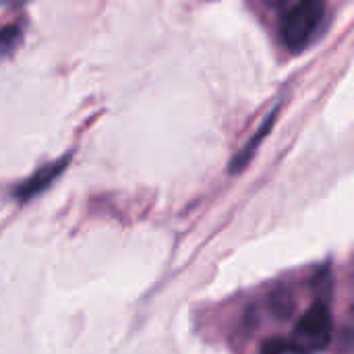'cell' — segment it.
I'll return each instance as SVG.
<instances>
[{
  "instance_id": "7",
  "label": "cell",
  "mask_w": 354,
  "mask_h": 354,
  "mask_svg": "<svg viewBox=\"0 0 354 354\" xmlns=\"http://www.w3.org/2000/svg\"><path fill=\"white\" fill-rule=\"evenodd\" d=\"M2 4H6V6H17V4H25L27 0H0Z\"/></svg>"
},
{
  "instance_id": "3",
  "label": "cell",
  "mask_w": 354,
  "mask_h": 354,
  "mask_svg": "<svg viewBox=\"0 0 354 354\" xmlns=\"http://www.w3.org/2000/svg\"><path fill=\"white\" fill-rule=\"evenodd\" d=\"M66 164H68V158H62V160H58V162H52V164L39 168L33 176H29V178L15 191V197H17L19 201H29V199L37 197V195L44 193L52 183H56V178L64 172Z\"/></svg>"
},
{
  "instance_id": "5",
  "label": "cell",
  "mask_w": 354,
  "mask_h": 354,
  "mask_svg": "<svg viewBox=\"0 0 354 354\" xmlns=\"http://www.w3.org/2000/svg\"><path fill=\"white\" fill-rule=\"evenodd\" d=\"M259 354H311V353H307L305 348H301V346H299L297 342H292V340L272 338V340H268V342L261 346Z\"/></svg>"
},
{
  "instance_id": "2",
  "label": "cell",
  "mask_w": 354,
  "mask_h": 354,
  "mask_svg": "<svg viewBox=\"0 0 354 354\" xmlns=\"http://www.w3.org/2000/svg\"><path fill=\"white\" fill-rule=\"evenodd\" d=\"M292 338V342H297L307 353L326 351L334 338V319L328 305L315 303L313 307H309L305 315L299 319Z\"/></svg>"
},
{
  "instance_id": "4",
  "label": "cell",
  "mask_w": 354,
  "mask_h": 354,
  "mask_svg": "<svg viewBox=\"0 0 354 354\" xmlns=\"http://www.w3.org/2000/svg\"><path fill=\"white\" fill-rule=\"evenodd\" d=\"M278 112H280V106L274 108V110L268 114V118H266V120L259 124V129L253 133V137L243 145V149L236 151V156H234L232 162H230V172H232V174L243 172V170L251 164V160L255 158L257 149L261 147V143H263V141L268 139V135L272 133V129H274V124H276V120H278Z\"/></svg>"
},
{
  "instance_id": "8",
  "label": "cell",
  "mask_w": 354,
  "mask_h": 354,
  "mask_svg": "<svg viewBox=\"0 0 354 354\" xmlns=\"http://www.w3.org/2000/svg\"><path fill=\"white\" fill-rule=\"evenodd\" d=\"M270 4H274V6H282V4H286V2H290V0H268Z\"/></svg>"
},
{
  "instance_id": "6",
  "label": "cell",
  "mask_w": 354,
  "mask_h": 354,
  "mask_svg": "<svg viewBox=\"0 0 354 354\" xmlns=\"http://www.w3.org/2000/svg\"><path fill=\"white\" fill-rule=\"evenodd\" d=\"M21 39V29L19 27H2L0 29V56L10 54Z\"/></svg>"
},
{
  "instance_id": "1",
  "label": "cell",
  "mask_w": 354,
  "mask_h": 354,
  "mask_svg": "<svg viewBox=\"0 0 354 354\" xmlns=\"http://www.w3.org/2000/svg\"><path fill=\"white\" fill-rule=\"evenodd\" d=\"M328 19V0H295L280 19V41L288 52L307 50L322 33Z\"/></svg>"
}]
</instances>
